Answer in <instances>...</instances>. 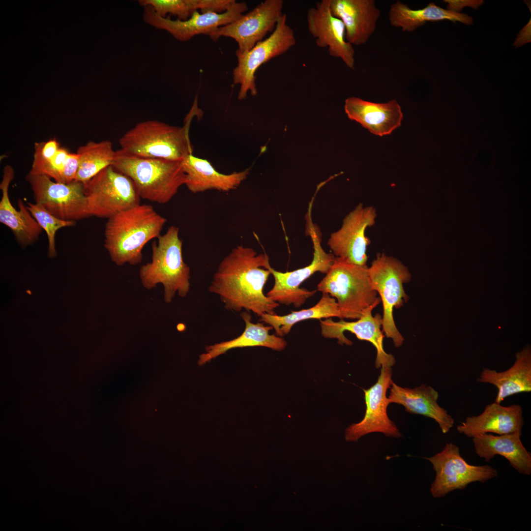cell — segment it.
Returning a JSON list of instances; mask_svg holds the SVG:
<instances>
[{"label":"cell","mask_w":531,"mask_h":531,"mask_svg":"<svg viewBox=\"0 0 531 531\" xmlns=\"http://www.w3.org/2000/svg\"><path fill=\"white\" fill-rule=\"evenodd\" d=\"M283 0H266L233 22L218 28L209 35L216 41L221 36L232 38L238 44L239 52L249 51L272 32L283 15Z\"/></svg>","instance_id":"cell-13"},{"label":"cell","mask_w":531,"mask_h":531,"mask_svg":"<svg viewBox=\"0 0 531 531\" xmlns=\"http://www.w3.org/2000/svg\"><path fill=\"white\" fill-rule=\"evenodd\" d=\"M152 244L151 261L143 265L139 277L143 286L152 289L161 284L164 287V299L172 302L176 294L185 297L190 290V271L182 256V242L179 229L169 227Z\"/></svg>","instance_id":"cell-4"},{"label":"cell","mask_w":531,"mask_h":531,"mask_svg":"<svg viewBox=\"0 0 531 531\" xmlns=\"http://www.w3.org/2000/svg\"><path fill=\"white\" fill-rule=\"evenodd\" d=\"M84 187L90 216L108 219L140 204L132 180L112 166L101 171Z\"/></svg>","instance_id":"cell-9"},{"label":"cell","mask_w":531,"mask_h":531,"mask_svg":"<svg viewBox=\"0 0 531 531\" xmlns=\"http://www.w3.org/2000/svg\"><path fill=\"white\" fill-rule=\"evenodd\" d=\"M27 206L32 216L47 234L49 258L55 257L57 255L55 244L57 232L61 228L74 226L76 221L60 219L51 214L42 206L36 203H28Z\"/></svg>","instance_id":"cell-33"},{"label":"cell","mask_w":531,"mask_h":531,"mask_svg":"<svg viewBox=\"0 0 531 531\" xmlns=\"http://www.w3.org/2000/svg\"><path fill=\"white\" fill-rule=\"evenodd\" d=\"M425 459L436 472L430 493L434 498L444 497L456 490H464L470 483L485 482L498 476L497 470L489 465L469 464L461 456L458 446L447 443L438 453Z\"/></svg>","instance_id":"cell-11"},{"label":"cell","mask_w":531,"mask_h":531,"mask_svg":"<svg viewBox=\"0 0 531 531\" xmlns=\"http://www.w3.org/2000/svg\"><path fill=\"white\" fill-rule=\"evenodd\" d=\"M376 216L374 207L358 204L345 217L340 229L330 235L327 245L334 255L358 266L366 265V251L371 242L365 233L375 224Z\"/></svg>","instance_id":"cell-16"},{"label":"cell","mask_w":531,"mask_h":531,"mask_svg":"<svg viewBox=\"0 0 531 531\" xmlns=\"http://www.w3.org/2000/svg\"><path fill=\"white\" fill-rule=\"evenodd\" d=\"M248 9L245 2H236L223 13L212 11H195L186 20H172L170 17H162L155 13L149 6L144 7L143 18L148 25L167 31L176 39L185 42L195 35H210L218 28L228 25L237 20Z\"/></svg>","instance_id":"cell-14"},{"label":"cell","mask_w":531,"mask_h":531,"mask_svg":"<svg viewBox=\"0 0 531 531\" xmlns=\"http://www.w3.org/2000/svg\"><path fill=\"white\" fill-rule=\"evenodd\" d=\"M260 317V321L271 326L280 337L288 334L295 324L303 320L331 317L342 319L336 299L327 294H323L319 302L309 308L292 311L283 316L264 313Z\"/></svg>","instance_id":"cell-29"},{"label":"cell","mask_w":531,"mask_h":531,"mask_svg":"<svg viewBox=\"0 0 531 531\" xmlns=\"http://www.w3.org/2000/svg\"><path fill=\"white\" fill-rule=\"evenodd\" d=\"M79 167L75 181L85 185L108 166H112L116 154L109 140L90 141L80 147Z\"/></svg>","instance_id":"cell-32"},{"label":"cell","mask_w":531,"mask_h":531,"mask_svg":"<svg viewBox=\"0 0 531 531\" xmlns=\"http://www.w3.org/2000/svg\"><path fill=\"white\" fill-rule=\"evenodd\" d=\"M523 425L521 406H503L494 402L487 405L480 414L466 417L456 428L459 433L473 438L486 433L502 435L522 432Z\"/></svg>","instance_id":"cell-21"},{"label":"cell","mask_w":531,"mask_h":531,"mask_svg":"<svg viewBox=\"0 0 531 531\" xmlns=\"http://www.w3.org/2000/svg\"><path fill=\"white\" fill-rule=\"evenodd\" d=\"M268 262L266 253L258 254L251 247L238 245L220 263L208 291L218 295L228 310L244 309L259 316L276 314L274 310L279 303L264 293L271 274L265 268Z\"/></svg>","instance_id":"cell-1"},{"label":"cell","mask_w":531,"mask_h":531,"mask_svg":"<svg viewBox=\"0 0 531 531\" xmlns=\"http://www.w3.org/2000/svg\"><path fill=\"white\" fill-rule=\"evenodd\" d=\"M522 432L494 435L480 434L472 438L476 454L485 461L496 455L503 456L521 474H531V453L522 442Z\"/></svg>","instance_id":"cell-24"},{"label":"cell","mask_w":531,"mask_h":531,"mask_svg":"<svg viewBox=\"0 0 531 531\" xmlns=\"http://www.w3.org/2000/svg\"><path fill=\"white\" fill-rule=\"evenodd\" d=\"M112 166L132 180L141 199L160 204L169 202L186 181L182 161L139 157L119 149Z\"/></svg>","instance_id":"cell-3"},{"label":"cell","mask_w":531,"mask_h":531,"mask_svg":"<svg viewBox=\"0 0 531 531\" xmlns=\"http://www.w3.org/2000/svg\"><path fill=\"white\" fill-rule=\"evenodd\" d=\"M368 273L372 287L383 302V332L392 340L395 347H400L404 339L396 327L393 311L402 307L409 298L403 285L410 281L411 273L399 260L384 253L377 255Z\"/></svg>","instance_id":"cell-7"},{"label":"cell","mask_w":531,"mask_h":531,"mask_svg":"<svg viewBox=\"0 0 531 531\" xmlns=\"http://www.w3.org/2000/svg\"><path fill=\"white\" fill-rule=\"evenodd\" d=\"M310 34L317 45L327 48L330 56L340 58L350 69L355 65V52L345 38V28L342 21L331 13L329 0H322L315 7L309 8L306 16Z\"/></svg>","instance_id":"cell-18"},{"label":"cell","mask_w":531,"mask_h":531,"mask_svg":"<svg viewBox=\"0 0 531 531\" xmlns=\"http://www.w3.org/2000/svg\"><path fill=\"white\" fill-rule=\"evenodd\" d=\"M186 175L185 185L192 193L215 189L228 192L236 189L247 178L249 169L229 174L215 170L207 160L194 156L193 154L182 161Z\"/></svg>","instance_id":"cell-25"},{"label":"cell","mask_w":531,"mask_h":531,"mask_svg":"<svg viewBox=\"0 0 531 531\" xmlns=\"http://www.w3.org/2000/svg\"><path fill=\"white\" fill-rule=\"evenodd\" d=\"M317 291L335 298L342 319H359L380 297L371 285L368 267L335 257Z\"/></svg>","instance_id":"cell-5"},{"label":"cell","mask_w":531,"mask_h":531,"mask_svg":"<svg viewBox=\"0 0 531 531\" xmlns=\"http://www.w3.org/2000/svg\"><path fill=\"white\" fill-rule=\"evenodd\" d=\"M296 42L294 31L287 23L286 14L283 13L267 38L246 52L236 51L237 64L233 70V78L234 84L240 85L238 99H244L248 92L253 96L256 95L255 73L258 69L270 59L287 52Z\"/></svg>","instance_id":"cell-10"},{"label":"cell","mask_w":531,"mask_h":531,"mask_svg":"<svg viewBox=\"0 0 531 531\" xmlns=\"http://www.w3.org/2000/svg\"><path fill=\"white\" fill-rule=\"evenodd\" d=\"M235 0H140L143 7L149 6L156 14L166 17L167 14L176 16L178 20H186L198 10L204 13L226 11L235 2Z\"/></svg>","instance_id":"cell-30"},{"label":"cell","mask_w":531,"mask_h":531,"mask_svg":"<svg viewBox=\"0 0 531 531\" xmlns=\"http://www.w3.org/2000/svg\"><path fill=\"white\" fill-rule=\"evenodd\" d=\"M188 124L171 125L157 120L140 122L119 139L124 152L142 157L182 161L193 154Z\"/></svg>","instance_id":"cell-6"},{"label":"cell","mask_w":531,"mask_h":531,"mask_svg":"<svg viewBox=\"0 0 531 531\" xmlns=\"http://www.w3.org/2000/svg\"><path fill=\"white\" fill-rule=\"evenodd\" d=\"M389 388L387 397L389 404L401 405L410 413L434 419L443 434L448 433L453 427L454 419L438 404L439 393L431 386L422 384L410 388L400 386L392 382Z\"/></svg>","instance_id":"cell-22"},{"label":"cell","mask_w":531,"mask_h":531,"mask_svg":"<svg viewBox=\"0 0 531 531\" xmlns=\"http://www.w3.org/2000/svg\"><path fill=\"white\" fill-rule=\"evenodd\" d=\"M344 110L350 119L380 136L391 133L401 125L403 118L401 107L395 99L375 103L352 96L346 99Z\"/></svg>","instance_id":"cell-20"},{"label":"cell","mask_w":531,"mask_h":531,"mask_svg":"<svg viewBox=\"0 0 531 531\" xmlns=\"http://www.w3.org/2000/svg\"><path fill=\"white\" fill-rule=\"evenodd\" d=\"M380 297L367 308L361 317L354 322H347L341 319L335 322L330 318L320 321L321 332L326 338L336 339L341 345L350 346L352 342L347 338L344 332L349 331L355 335L357 339L367 341L373 344L377 351L375 366L377 368L383 367H391L395 363L394 356L386 353L383 345L384 335L381 330L382 317L380 314L372 315V310L381 302Z\"/></svg>","instance_id":"cell-17"},{"label":"cell","mask_w":531,"mask_h":531,"mask_svg":"<svg viewBox=\"0 0 531 531\" xmlns=\"http://www.w3.org/2000/svg\"><path fill=\"white\" fill-rule=\"evenodd\" d=\"M332 14L345 28V38L353 45L365 44L376 30L381 15L374 0H329Z\"/></svg>","instance_id":"cell-19"},{"label":"cell","mask_w":531,"mask_h":531,"mask_svg":"<svg viewBox=\"0 0 531 531\" xmlns=\"http://www.w3.org/2000/svg\"><path fill=\"white\" fill-rule=\"evenodd\" d=\"M240 316L245 324L243 332L235 339L206 346L205 353L199 356L198 361L199 365H204L235 348L261 346L280 351L286 348L287 342L284 339L269 333L273 329L271 326H266L261 323H253L248 311L242 312Z\"/></svg>","instance_id":"cell-26"},{"label":"cell","mask_w":531,"mask_h":531,"mask_svg":"<svg viewBox=\"0 0 531 531\" xmlns=\"http://www.w3.org/2000/svg\"><path fill=\"white\" fill-rule=\"evenodd\" d=\"M388 19L391 26L399 28L404 32H413L427 22L449 20L466 24L472 23V19L464 13L443 9L430 3L425 7L413 9L400 0L390 5Z\"/></svg>","instance_id":"cell-28"},{"label":"cell","mask_w":531,"mask_h":531,"mask_svg":"<svg viewBox=\"0 0 531 531\" xmlns=\"http://www.w3.org/2000/svg\"><path fill=\"white\" fill-rule=\"evenodd\" d=\"M514 364L502 372L485 368L477 381L490 384L498 389L495 402L501 403L506 397L531 391V355L529 348L518 353Z\"/></svg>","instance_id":"cell-27"},{"label":"cell","mask_w":531,"mask_h":531,"mask_svg":"<svg viewBox=\"0 0 531 531\" xmlns=\"http://www.w3.org/2000/svg\"><path fill=\"white\" fill-rule=\"evenodd\" d=\"M26 179L30 186L35 203L54 216L74 221L90 216L82 183H60L46 176L29 173Z\"/></svg>","instance_id":"cell-12"},{"label":"cell","mask_w":531,"mask_h":531,"mask_svg":"<svg viewBox=\"0 0 531 531\" xmlns=\"http://www.w3.org/2000/svg\"><path fill=\"white\" fill-rule=\"evenodd\" d=\"M14 177L13 168L10 165H6L3 170L0 183L2 192L0 201V222L11 230L17 242L23 248L35 242L39 239L43 229L22 200L20 199L18 201V210L11 204L8 189Z\"/></svg>","instance_id":"cell-23"},{"label":"cell","mask_w":531,"mask_h":531,"mask_svg":"<svg viewBox=\"0 0 531 531\" xmlns=\"http://www.w3.org/2000/svg\"><path fill=\"white\" fill-rule=\"evenodd\" d=\"M79 163L78 154L60 147L54 154L41 157L33 155L29 174L46 176L55 181L69 183L75 181Z\"/></svg>","instance_id":"cell-31"},{"label":"cell","mask_w":531,"mask_h":531,"mask_svg":"<svg viewBox=\"0 0 531 531\" xmlns=\"http://www.w3.org/2000/svg\"><path fill=\"white\" fill-rule=\"evenodd\" d=\"M166 221L152 206L141 204L109 218L104 245L111 260L119 266L141 263L143 248L161 235Z\"/></svg>","instance_id":"cell-2"},{"label":"cell","mask_w":531,"mask_h":531,"mask_svg":"<svg viewBox=\"0 0 531 531\" xmlns=\"http://www.w3.org/2000/svg\"><path fill=\"white\" fill-rule=\"evenodd\" d=\"M310 210L309 209L306 216V232L310 236L314 246L311 263L302 268L285 272L275 270L271 267L269 262L265 266L274 279V285L266 295L278 303L293 304L297 308L302 305L307 299L317 292V290L309 291L300 288L301 284L316 272L326 274L335 258L333 254L326 253L322 248L321 234L319 228L312 221Z\"/></svg>","instance_id":"cell-8"},{"label":"cell","mask_w":531,"mask_h":531,"mask_svg":"<svg viewBox=\"0 0 531 531\" xmlns=\"http://www.w3.org/2000/svg\"><path fill=\"white\" fill-rule=\"evenodd\" d=\"M392 375L391 367H381L376 383L368 389H363L366 404L364 416L360 422L352 424L346 429V441L355 442L361 437L374 432L382 433L389 437H402L387 413L389 403L386 392L393 382Z\"/></svg>","instance_id":"cell-15"}]
</instances>
